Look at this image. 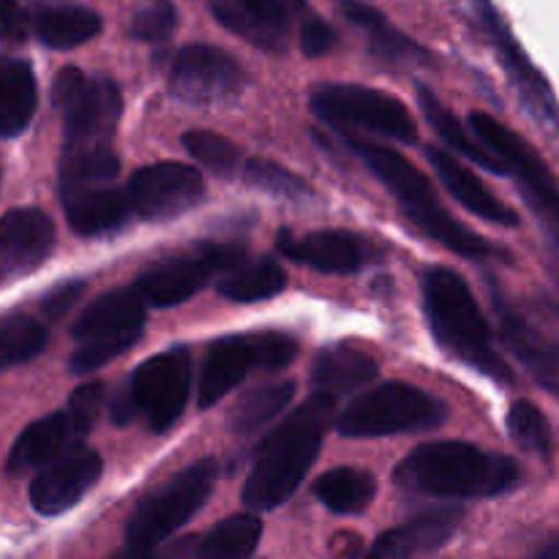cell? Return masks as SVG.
I'll return each mask as SVG.
<instances>
[{
	"label": "cell",
	"instance_id": "1",
	"mask_svg": "<svg viewBox=\"0 0 559 559\" xmlns=\"http://www.w3.org/2000/svg\"><path fill=\"white\" fill-rule=\"evenodd\" d=\"M333 418L336 402L311 396L262 440L243 486V502L251 511H273L298 491L309 469L314 467Z\"/></svg>",
	"mask_w": 559,
	"mask_h": 559
},
{
	"label": "cell",
	"instance_id": "2",
	"mask_svg": "<svg viewBox=\"0 0 559 559\" xmlns=\"http://www.w3.org/2000/svg\"><path fill=\"white\" fill-rule=\"evenodd\" d=\"M399 489L442 500H484L511 491L522 480L513 459L480 451L469 442H426L393 473Z\"/></svg>",
	"mask_w": 559,
	"mask_h": 559
},
{
	"label": "cell",
	"instance_id": "3",
	"mask_svg": "<svg viewBox=\"0 0 559 559\" xmlns=\"http://www.w3.org/2000/svg\"><path fill=\"white\" fill-rule=\"evenodd\" d=\"M424 311L435 342L459 364L489 380L511 382L513 374L497 349L484 311L467 282L451 267H431L424 276Z\"/></svg>",
	"mask_w": 559,
	"mask_h": 559
},
{
	"label": "cell",
	"instance_id": "4",
	"mask_svg": "<svg viewBox=\"0 0 559 559\" xmlns=\"http://www.w3.org/2000/svg\"><path fill=\"white\" fill-rule=\"evenodd\" d=\"M344 142H347L349 151L358 158H364V162L369 164L371 173L391 189V194L396 197L399 205L404 207L409 222H413L420 233L429 235L431 240H437V243L445 246V249L467 257V260H484V257L495 254V246L486 243L478 233L464 227L462 222H456V218L440 205L429 178H426L413 162H407L402 153L393 151V147L388 145H380V142H371L353 134L344 136Z\"/></svg>",
	"mask_w": 559,
	"mask_h": 559
},
{
	"label": "cell",
	"instance_id": "5",
	"mask_svg": "<svg viewBox=\"0 0 559 559\" xmlns=\"http://www.w3.org/2000/svg\"><path fill=\"white\" fill-rule=\"evenodd\" d=\"M52 102L63 115V151L112 147L115 126L123 112V98L112 80L66 66L55 76Z\"/></svg>",
	"mask_w": 559,
	"mask_h": 559
},
{
	"label": "cell",
	"instance_id": "6",
	"mask_svg": "<svg viewBox=\"0 0 559 559\" xmlns=\"http://www.w3.org/2000/svg\"><path fill=\"white\" fill-rule=\"evenodd\" d=\"M445 420V407L420 388L407 382H385L374 391L355 399L336 420L338 435L353 437H393L409 431H429Z\"/></svg>",
	"mask_w": 559,
	"mask_h": 559
},
{
	"label": "cell",
	"instance_id": "7",
	"mask_svg": "<svg viewBox=\"0 0 559 559\" xmlns=\"http://www.w3.org/2000/svg\"><path fill=\"white\" fill-rule=\"evenodd\" d=\"M298 355V342L287 333L260 331L243 336H224L207 347L200 374V407L207 409L233 393L249 371H276L289 366Z\"/></svg>",
	"mask_w": 559,
	"mask_h": 559
},
{
	"label": "cell",
	"instance_id": "8",
	"mask_svg": "<svg viewBox=\"0 0 559 559\" xmlns=\"http://www.w3.org/2000/svg\"><path fill=\"white\" fill-rule=\"evenodd\" d=\"M218 467L213 459H200L183 473L175 475L167 486L153 491L147 500L140 502L126 527V546L129 549L151 551L169 535L178 533L186 522H191L197 511L205 506L213 484H216Z\"/></svg>",
	"mask_w": 559,
	"mask_h": 559
},
{
	"label": "cell",
	"instance_id": "9",
	"mask_svg": "<svg viewBox=\"0 0 559 559\" xmlns=\"http://www.w3.org/2000/svg\"><path fill=\"white\" fill-rule=\"evenodd\" d=\"M311 112L338 131L364 129L402 145L418 140V129L404 102L374 87L322 85L311 93Z\"/></svg>",
	"mask_w": 559,
	"mask_h": 559
},
{
	"label": "cell",
	"instance_id": "10",
	"mask_svg": "<svg viewBox=\"0 0 559 559\" xmlns=\"http://www.w3.org/2000/svg\"><path fill=\"white\" fill-rule=\"evenodd\" d=\"M243 260V249L235 243H202L194 251L169 257L142 271L134 282V295L145 306L169 309L200 293L213 276L229 273Z\"/></svg>",
	"mask_w": 559,
	"mask_h": 559
},
{
	"label": "cell",
	"instance_id": "11",
	"mask_svg": "<svg viewBox=\"0 0 559 559\" xmlns=\"http://www.w3.org/2000/svg\"><path fill=\"white\" fill-rule=\"evenodd\" d=\"M129 396L153 435L173 429L183 415L191 391V358L186 347H173L140 364L131 374Z\"/></svg>",
	"mask_w": 559,
	"mask_h": 559
},
{
	"label": "cell",
	"instance_id": "12",
	"mask_svg": "<svg viewBox=\"0 0 559 559\" xmlns=\"http://www.w3.org/2000/svg\"><path fill=\"white\" fill-rule=\"evenodd\" d=\"M469 126H473L475 136H478L495 156H500L502 162H506L508 173L516 175V180L524 186V191H527L530 202L544 213L546 222H549L551 229L559 235V186L555 175H551L549 167L544 164V158H540L516 131H511L506 123L491 118V115L473 112L469 115Z\"/></svg>",
	"mask_w": 559,
	"mask_h": 559
},
{
	"label": "cell",
	"instance_id": "13",
	"mask_svg": "<svg viewBox=\"0 0 559 559\" xmlns=\"http://www.w3.org/2000/svg\"><path fill=\"white\" fill-rule=\"evenodd\" d=\"M126 194L131 213L145 222H169L183 216L205 197V180L191 164L158 162L136 169Z\"/></svg>",
	"mask_w": 559,
	"mask_h": 559
},
{
	"label": "cell",
	"instance_id": "14",
	"mask_svg": "<svg viewBox=\"0 0 559 559\" xmlns=\"http://www.w3.org/2000/svg\"><path fill=\"white\" fill-rule=\"evenodd\" d=\"M246 76L238 60L211 44H189L169 66L167 87L183 104H216L233 98Z\"/></svg>",
	"mask_w": 559,
	"mask_h": 559
},
{
	"label": "cell",
	"instance_id": "15",
	"mask_svg": "<svg viewBox=\"0 0 559 559\" xmlns=\"http://www.w3.org/2000/svg\"><path fill=\"white\" fill-rule=\"evenodd\" d=\"M213 16L243 41L282 52L311 16V5L309 0H213Z\"/></svg>",
	"mask_w": 559,
	"mask_h": 559
},
{
	"label": "cell",
	"instance_id": "16",
	"mask_svg": "<svg viewBox=\"0 0 559 559\" xmlns=\"http://www.w3.org/2000/svg\"><path fill=\"white\" fill-rule=\"evenodd\" d=\"M102 456L91 448L74 445L41 467L31 480V506L41 516L71 511L102 478Z\"/></svg>",
	"mask_w": 559,
	"mask_h": 559
},
{
	"label": "cell",
	"instance_id": "17",
	"mask_svg": "<svg viewBox=\"0 0 559 559\" xmlns=\"http://www.w3.org/2000/svg\"><path fill=\"white\" fill-rule=\"evenodd\" d=\"M55 249V224L38 207H20L0 218V287L38 271Z\"/></svg>",
	"mask_w": 559,
	"mask_h": 559
},
{
	"label": "cell",
	"instance_id": "18",
	"mask_svg": "<svg viewBox=\"0 0 559 559\" xmlns=\"http://www.w3.org/2000/svg\"><path fill=\"white\" fill-rule=\"evenodd\" d=\"M66 222L82 238H98L123 227L131 216L129 194L118 183H93L60 189Z\"/></svg>",
	"mask_w": 559,
	"mask_h": 559
},
{
	"label": "cell",
	"instance_id": "19",
	"mask_svg": "<svg viewBox=\"0 0 559 559\" xmlns=\"http://www.w3.org/2000/svg\"><path fill=\"white\" fill-rule=\"evenodd\" d=\"M276 243L287 260L309 265L320 273L344 276V273L360 271L366 262V246L344 229H320V233L306 235H293L284 229L278 233Z\"/></svg>",
	"mask_w": 559,
	"mask_h": 559
},
{
	"label": "cell",
	"instance_id": "20",
	"mask_svg": "<svg viewBox=\"0 0 559 559\" xmlns=\"http://www.w3.org/2000/svg\"><path fill=\"white\" fill-rule=\"evenodd\" d=\"M459 524H462V511L456 508L426 513L382 533L364 559H420L442 549L453 538Z\"/></svg>",
	"mask_w": 559,
	"mask_h": 559
},
{
	"label": "cell",
	"instance_id": "21",
	"mask_svg": "<svg viewBox=\"0 0 559 559\" xmlns=\"http://www.w3.org/2000/svg\"><path fill=\"white\" fill-rule=\"evenodd\" d=\"M429 164L437 173V178L445 183V189L456 197L459 205L467 207L475 216L486 218L491 224H500V227H519V216L506 205L502 200H497V194H491L489 186L478 178L469 167H464L453 153L448 151H429Z\"/></svg>",
	"mask_w": 559,
	"mask_h": 559
},
{
	"label": "cell",
	"instance_id": "22",
	"mask_svg": "<svg viewBox=\"0 0 559 559\" xmlns=\"http://www.w3.org/2000/svg\"><path fill=\"white\" fill-rule=\"evenodd\" d=\"M76 440H80V437H76L69 415H47V418L31 424L20 437H16L14 448H11L9 453V462H5V469H9V475L38 473V469L47 467L49 462H55L60 453L74 448Z\"/></svg>",
	"mask_w": 559,
	"mask_h": 559
},
{
	"label": "cell",
	"instance_id": "23",
	"mask_svg": "<svg viewBox=\"0 0 559 559\" xmlns=\"http://www.w3.org/2000/svg\"><path fill=\"white\" fill-rule=\"evenodd\" d=\"M377 377V360L369 353L349 344H336L317 355L311 369V388L314 396H325L336 402L338 396L369 385Z\"/></svg>",
	"mask_w": 559,
	"mask_h": 559
},
{
	"label": "cell",
	"instance_id": "24",
	"mask_svg": "<svg viewBox=\"0 0 559 559\" xmlns=\"http://www.w3.org/2000/svg\"><path fill=\"white\" fill-rule=\"evenodd\" d=\"M145 328V304L134 295V289H112L93 300L80 317H76L71 336L76 342H91L102 336H118V333L142 331Z\"/></svg>",
	"mask_w": 559,
	"mask_h": 559
},
{
	"label": "cell",
	"instance_id": "25",
	"mask_svg": "<svg viewBox=\"0 0 559 559\" xmlns=\"http://www.w3.org/2000/svg\"><path fill=\"white\" fill-rule=\"evenodd\" d=\"M36 104L38 85L31 63L0 55V136H20L31 126Z\"/></svg>",
	"mask_w": 559,
	"mask_h": 559
},
{
	"label": "cell",
	"instance_id": "26",
	"mask_svg": "<svg viewBox=\"0 0 559 559\" xmlns=\"http://www.w3.org/2000/svg\"><path fill=\"white\" fill-rule=\"evenodd\" d=\"M344 16L349 22H355L358 27H364L369 33V47L371 52L380 60L391 66H429L431 55L420 47L418 41L404 36L402 31L391 25L374 5L364 3V0H353L344 9Z\"/></svg>",
	"mask_w": 559,
	"mask_h": 559
},
{
	"label": "cell",
	"instance_id": "27",
	"mask_svg": "<svg viewBox=\"0 0 559 559\" xmlns=\"http://www.w3.org/2000/svg\"><path fill=\"white\" fill-rule=\"evenodd\" d=\"M104 22L93 9L74 3L41 5L33 14V33L49 49H74L102 33Z\"/></svg>",
	"mask_w": 559,
	"mask_h": 559
},
{
	"label": "cell",
	"instance_id": "28",
	"mask_svg": "<svg viewBox=\"0 0 559 559\" xmlns=\"http://www.w3.org/2000/svg\"><path fill=\"white\" fill-rule=\"evenodd\" d=\"M418 102H420V107H424V115L429 118L431 129H435L437 134L448 142V147H451V151L462 153L464 158H469V162L478 164V167L489 169V173L508 175L506 162H502L500 156H495V153H491L484 142L473 140V136L464 131L462 120H459L456 115H453L451 109H448L445 104H442L440 98L429 91V87H424V85L418 87Z\"/></svg>",
	"mask_w": 559,
	"mask_h": 559
},
{
	"label": "cell",
	"instance_id": "29",
	"mask_svg": "<svg viewBox=\"0 0 559 559\" xmlns=\"http://www.w3.org/2000/svg\"><path fill=\"white\" fill-rule=\"evenodd\" d=\"M314 495L322 506L338 516L364 513L377 497L374 475L358 467H336L317 478Z\"/></svg>",
	"mask_w": 559,
	"mask_h": 559
},
{
	"label": "cell",
	"instance_id": "30",
	"mask_svg": "<svg viewBox=\"0 0 559 559\" xmlns=\"http://www.w3.org/2000/svg\"><path fill=\"white\" fill-rule=\"evenodd\" d=\"M502 336L519 360L544 382L546 388L559 393V344L540 338L533 328L519 317L502 311Z\"/></svg>",
	"mask_w": 559,
	"mask_h": 559
},
{
	"label": "cell",
	"instance_id": "31",
	"mask_svg": "<svg viewBox=\"0 0 559 559\" xmlns=\"http://www.w3.org/2000/svg\"><path fill=\"white\" fill-rule=\"evenodd\" d=\"M287 287V273L278 262L257 260L233 267L218 282V295L233 304H257V300L276 298Z\"/></svg>",
	"mask_w": 559,
	"mask_h": 559
},
{
	"label": "cell",
	"instance_id": "32",
	"mask_svg": "<svg viewBox=\"0 0 559 559\" xmlns=\"http://www.w3.org/2000/svg\"><path fill=\"white\" fill-rule=\"evenodd\" d=\"M295 396V382H273V385H260L254 391L243 393L235 402L233 415H229V429L238 437H249L260 431L262 426L271 424L273 418L287 409Z\"/></svg>",
	"mask_w": 559,
	"mask_h": 559
},
{
	"label": "cell",
	"instance_id": "33",
	"mask_svg": "<svg viewBox=\"0 0 559 559\" xmlns=\"http://www.w3.org/2000/svg\"><path fill=\"white\" fill-rule=\"evenodd\" d=\"M262 538V522L251 513L224 519L207 533L197 559H251Z\"/></svg>",
	"mask_w": 559,
	"mask_h": 559
},
{
	"label": "cell",
	"instance_id": "34",
	"mask_svg": "<svg viewBox=\"0 0 559 559\" xmlns=\"http://www.w3.org/2000/svg\"><path fill=\"white\" fill-rule=\"evenodd\" d=\"M47 347V328L38 320L16 314L0 325V371L31 364Z\"/></svg>",
	"mask_w": 559,
	"mask_h": 559
},
{
	"label": "cell",
	"instance_id": "35",
	"mask_svg": "<svg viewBox=\"0 0 559 559\" xmlns=\"http://www.w3.org/2000/svg\"><path fill=\"white\" fill-rule=\"evenodd\" d=\"M508 435L516 442L522 451L533 453V456L549 459L555 451V440H551V426L546 415L535 407L527 399H519L508 409Z\"/></svg>",
	"mask_w": 559,
	"mask_h": 559
},
{
	"label": "cell",
	"instance_id": "36",
	"mask_svg": "<svg viewBox=\"0 0 559 559\" xmlns=\"http://www.w3.org/2000/svg\"><path fill=\"white\" fill-rule=\"evenodd\" d=\"M243 180L249 186H254V189L267 191L273 197H284V200H304V197L311 194L306 180H300L298 175L289 173L282 164L267 162V158H251V162H246Z\"/></svg>",
	"mask_w": 559,
	"mask_h": 559
},
{
	"label": "cell",
	"instance_id": "37",
	"mask_svg": "<svg viewBox=\"0 0 559 559\" xmlns=\"http://www.w3.org/2000/svg\"><path fill=\"white\" fill-rule=\"evenodd\" d=\"M183 145L194 162H200L202 167L222 175V178H227V175H233L235 169H238L240 153L227 136L200 129V131H189V134L183 136Z\"/></svg>",
	"mask_w": 559,
	"mask_h": 559
},
{
	"label": "cell",
	"instance_id": "38",
	"mask_svg": "<svg viewBox=\"0 0 559 559\" xmlns=\"http://www.w3.org/2000/svg\"><path fill=\"white\" fill-rule=\"evenodd\" d=\"M140 336L142 331H129V333H118V336H102V338H91V342H82L69 360L71 371H76V374H87V371L102 369L104 364H109V360L123 355L129 347H134V344L140 342Z\"/></svg>",
	"mask_w": 559,
	"mask_h": 559
},
{
	"label": "cell",
	"instance_id": "39",
	"mask_svg": "<svg viewBox=\"0 0 559 559\" xmlns=\"http://www.w3.org/2000/svg\"><path fill=\"white\" fill-rule=\"evenodd\" d=\"M178 27V11L169 0H153V3L142 5L129 22V36L145 44H162Z\"/></svg>",
	"mask_w": 559,
	"mask_h": 559
},
{
	"label": "cell",
	"instance_id": "40",
	"mask_svg": "<svg viewBox=\"0 0 559 559\" xmlns=\"http://www.w3.org/2000/svg\"><path fill=\"white\" fill-rule=\"evenodd\" d=\"M104 402H107V388H104V382H87V385H80L69 396V404H66L63 413L69 415L71 426H74L80 440L85 435H91L93 426L98 424Z\"/></svg>",
	"mask_w": 559,
	"mask_h": 559
},
{
	"label": "cell",
	"instance_id": "41",
	"mask_svg": "<svg viewBox=\"0 0 559 559\" xmlns=\"http://www.w3.org/2000/svg\"><path fill=\"white\" fill-rule=\"evenodd\" d=\"M298 36H300V49H304L306 58H322V55L331 52L333 44H336V33H333V27L328 25V22L317 20L314 14L300 25Z\"/></svg>",
	"mask_w": 559,
	"mask_h": 559
},
{
	"label": "cell",
	"instance_id": "42",
	"mask_svg": "<svg viewBox=\"0 0 559 559\" xmlns=\"http://www.w3.org/2000/svg\"><path fill=\"white\" fill-rule=\"evenodd\" d=\"M82 295H85V282H80V278H71V282H63V284H58V287L49 289L38 306H41L44 314L52 317V320H58V317H63L71 306L80 304Z\"/></svg>",
	"mask_w": 559,
	"mask_h": 559
},
{
	"label": "cell",
	"instance_id": "43",
	"mask_svg": "<svg viewBox=\"0 0 559 559\" xmlns=\"http://www.w3.org/2000/svg\"><path fill=\"white\" fill-rule=\"evenodd\" d=\"M27 16L16 0H0V38L3 41H25Z\"/></svg>",
	"mask_w": 559,
	"mask_h": 559
},
{
	"label": "cell",
	"instance_id": "44",
	"mask_svg": "<svg viewBox=\"0 0 559 559\" xmlns=\"http://www.w3.org/2000/svg\"><path fill=\"white\" fill-rule=\"evenodd\" d=\"M134 413H136L134 402H131L129 391H123L118 399H115V404H112V420L118 426H126V424H131Z\"/></svg>",
	"mask_w": 559,
	"mask_h": 559
},
{
	"label": "cell",
	"instance_id": "45",
	"mask_svg": "<svg viewBox=\"0 0 559 559\" xmlns=\"http://www.w3.org/2000/svg\"><path fill=\"white\" fill-rule=\"evenodd\" d=\"M115 559H153L151 557V551H140V549H129V546H126V551L120 557H115Z\"/></svg>",
	"mask_w": 559,
	"mask_h": 559
},
{
	"label": "cell",
	"instance_id": "46",
	"mask_svg": "<svg viewBox=\"0 0 559 559\" xmlns=\"http://www.w3.org/2000/svg\"><path fill=\"white\" fill-rule=\"evenodd\" d=\"M535 559H559V540H555L551 546H546V549L540 551V555Z\"/></svg>",
	"mask_w": 559,
	"mask_h": 559
}]
</instances>
